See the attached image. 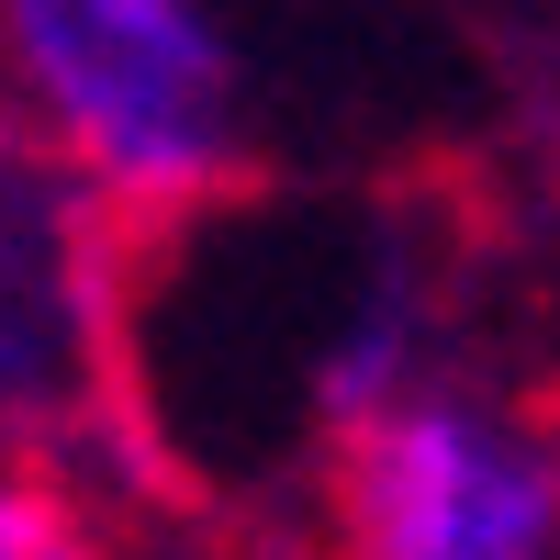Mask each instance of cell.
Listing matches in <instances>:
<instances>
[{
    "label": "cell",
    "instance_id": "7a4b0ae2",
    "mask_svg": "<svg viewBox=\"0 0 560 560\" xmlns=\"http://www.w3.org/2000/svg\"><path fill=\"white\" fill-rule=\"evenodd\" d=\"M147 236L57 158L0 168V448L68 459L102 493L191 504L147 393Z\"/></svg>",
    "mask_w": 560,
    "mask_h": 560
},
{
    "label": "cell",
    "instance_id": "52a82bcc",
    "mask_svg": "<svg viewBox=\"0 0 560 560\" xmlns=\"http://www.w3.org/2000/svg\"><path fill=\"white\" fill-rule=\"evenodd\" d=\"M549 168H560V158H549Z\"/></svg>",
    "mask_w": 560,
    "mask_h": 560
},
{
    "label": "cell",
    "instance_id": "5b68a950",
    "mask_svg": "<svg viewBox=\"0 0 560 560\" xmlns=\"http://www.w3.org/2000/svg\"><path fill=\"white\" fill-rule=\"evenodd\" d=\"M34 158V124H23V102H12V79H0V168H23Z\"/></svg>",
    "mask_w": 560,
    "mask_h": 560
},
{
    "label": "cell",
    "instance_id": "277c9868",
    "mask_svg": "<svg viewBox=\"0 0 560 560\" xmlns=\"http://www.w3.org/2000/svg\"><path fill=\"white\" fill-rule=\"evenodd\" d=\"M0 560H135L113 527V493L68 459L0 448Z\"/></svg>",
    "mask_w": 560,
    "mask_h": 560
},
{
    "label": "cell",
    "instance_id": "6da1fadb",
    "mask_svg": "<svg viewBox=\"0 0 560 560\" xmlns=\"http://www.w3.org/2000/svg\"><path fill=\"white\" fill-rule=\"evenodd\" d=\"M0 79L34 147L90 179L158 269L202 213L247 202V79L202 0H0Z\"/></svg>",
    "mask_w": 560,
    "mask_h": 560
},
{
    "label": "cell",
    "instance_id": "8992f818",
    "mask_svg": "<svg viewBox=\"0 0 560 560\" xmlns=\"http://www.w3.org/2000/svg\"><path fill=\"white\" fill-rule=\"evenodd\" d=\"M538 427H549V448H560V359L538 370Z\"/></svg>",
    "mask_w": 560,
    "mask_h": 560
},
{
    "label": "cell",
    "instance_id": "3957f363",
    "mask_svg": "<svg viewBox=\"0 0 560 560\" xmlns=\"http://www.w3.org/2000/svg\"><path fill=\"white\" fill-rule=\"evenodd\" d=\"M314 560H560V448L538 404L415 382L314 459Z\"/></svg>",
    "mask_w": 560,
    "mask_h": 560
}]
</instances>
